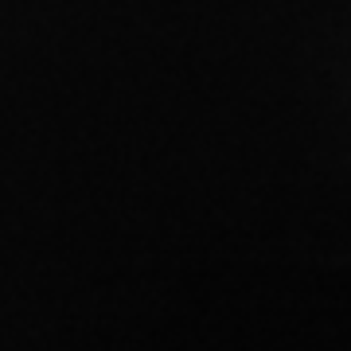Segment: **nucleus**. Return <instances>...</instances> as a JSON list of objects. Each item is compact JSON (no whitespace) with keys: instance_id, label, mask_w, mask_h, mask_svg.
Wrapping results in <instances>:
<instances>
[]
</instances>
